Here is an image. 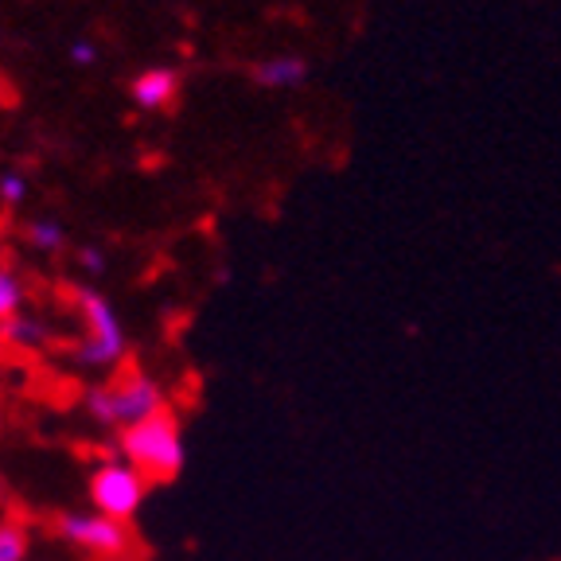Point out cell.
<instances>
[{
  "label": "cell",
  "instance_id": "cell-1",
  "mask_svg": "<svg viewBox=\"0 0 561 561\" xmlns=\"http://www.w3.org/2000/svg\"><path fill=\"white\" fill-rule=\"evenodd\" d=\"M117 456L129 460L149 483L172 480V476L184 472V456H187L180 421H175L168 410L137 421V425L122 430V437H117Z\"/></svg>",
  "mask_w": 561,
  "mask_h": 561
},
{
  "label": "cell",
  "instance_id": "cell-2",
  "mask_svg": "<svg viewBox=\"0 0 561 561\" xmlns=\"http://www.w3.org/2000/svg\"><path fill=\"white\" fill-rule=\"evenodd\" d=\"M87 410L102 425H117V430H129L137 421L152 417V413L164 410V390L160 382H152L149 375H137L129 370L125 378L110 386H94L87 394Z\"/></svg>",
  "mask_w": 561,
  "mask_h": 561
},
{
  "label": "cell",
  "instance_id": "cell-3",
  "mask_svg": "<svg viewBox=\"0 0 561 561\" xmlns=\"http://www.w3.org/2000/svg\"><path fill=\"white\" fill-rule=\"evenodd\" d=\"M145 491H149V480L129 460H122V456L102 460L94 468V476H90V503H94V511L105 518H117V523H129L137 515L140 503H145Z\"/></svg>",
  "mask_w": 561,
  "mask_h": 561
},
{
  "label": "cell",
  "instance_id": "cell-4",
  "mask_svg": "<svg viewBox=\"0 0 561 561\" xmlns=\"http://www.w3.org/2000/svg\"><path fill=\"white\" fill-rule=\"evenodd\" d=\"M79 308L87 320V340L79 343V363L82 367H114L125 355V332L117 312L110 308V300L102 293L79 289Z\"/></svg>",
  "mask_w": 561,
  "mask_h": 561
},
{
  "label": "cell",
  "instance_id": "cell-5",
  "mask_svg": "<svg viewBox=\"0 0 561 561\" xmlns=\"http://www.w3.org/2000/svg\"><path fill=\"white\" fill-rule=\"evenodd\" d=\"M59 530L67 542H75L87 553H98V558H122V553L129 550V530H125V523L98 515V511H87V515H62Z\"/></svg>",
  "mask_w": 561,
  "mask_h": 561
},
{
  "label": "cell",
  "instance_id": "cell-6",
  "mask_svg": "<svg viewBox=\"0 0 561 561\" xmlns=\"http://www.w3.org/2000/svg\"><path fill=\"white\" fill-rule=\"evenodd\" d=\"M250 79L265 90H293L308 79V62L300 55H277V59H262L250 67Z\"/></svg>",
  "mask_w": 561,
  "mask_h": 561
},
{
  "label": "cell",
  "instance_id": "cell-7",
  "mask_svg": "<svg viewBox=\"0 0 561 561\" xmlns=\"http://www.w3.org/2000/svg\"><path fill=\"white\" fill-rule=\"evenodd\" d=\"M175 94H180V75L168 67L145 70V75L133 82V98H137V105H145V110H164Z\"/></svg>",
  "mask_w": 561,
  "mask_h": 561
},
{
  "label": "cell",
  "instance_id": "cell-8",
  "mask_svg": "<svg viewBox=\"0 0 561 561\" xmlns=\"http://www.w3.org/2000/svg\"><path fill=\"white\" fill-rule=\"evenodd\" d=\"M4 340L20 351H35L47 343V328L32 316H12V320H4Z\"/></svg>",
  "mask_w": 561,
  "mask_h": 561
},
{
  "label": "cell",
  "instance_id": "cell-9",
  "mask_svg": "<svg viewBox=\"0 0 561 561\" xmlns=\"http://www.w3.org/2000/svg\"><path fill=\"white\" fill-rule=\"evenodd\" d=\"M27 245H35V250H62V242H67V230L59 227V222H51V219H35V222H27Z\"/></svg>",
  "mask_w": 561,
  "mask_h": 561
},
{
  "label": "cell",
  "instance_id": "cell-10",
  "mask_svg": "<svg viewBox=\"0 0 561 561\" xmlns=\"http://www.w3.org/2000/svg\"><path fill=\"white\" fill-rule=\"evenodd\" d=\"M27 558V530L20 523H0V561Z\"/></svg>",
  "mask_w": 561,
  "mask_h": 561
},
{
  "label": "cell",
  "instance_id": "cell-11",
  "mask_svg": "<svg viewBox=\"0 0 561 561\" xmlns=\"http://www.w3.org/2000/svg\"><path fill=\"white\" fill-rule=\"evenodd\" d=\"M20 305H24V285L9 270H0V324L20 316Z\"/></svg>",
  "mask_w": 561,
  "mask_h": 561
},
{
  "label": "cell",
  "instance_id": "cell-12",
  "mask_svg": "<svg viewBox=\"0 0 561 561\" xmlns=\"http://www.w3.org/2000/svg\"><path fill=\"white\" fill-rule=\"evenodd\" d=\"M27 195V184H24V175L9 172V175H0V199L9 203V207H20Z\"/></svg>",
  "mask_w": 561,
  "mask_h": 561
},
{
  "label": "cell",
  "instance_id": "cell-13",
  "mask_svg": "<svg viewBox=\"0 0 561 561\" xmlns=\"http://www.w3.org/2000/svg\"><path fill=\"white\" fill-rule=\"evenodd\" d=\"M79 262H82V270H90V273H105V254L98 245H87L79 254Z\"/></svg>",
  "mask_w": 561,
  "mask_h": 561
},
{
  "label": "cell",
  "instance_id": "cell-14",
  "mask_svg": "<svg viewBox=\"0 0 561 561\" xmlns=\"http://www.w3.org/2000/svg\"><path fill=\"white\" fill-rule=\"evenodd\" d=\"M70 59L79 62V67H87V62H94V59H98L94 44H75V47H70Z\"/></svg>",
  "mask_w": 561,
  "mask_h": 561
},
{
  "label": "cell",
  "instance_id": "cell-15",
  "mask_svg": "<svg viewBox=\"0 0 561 561\" xmlns=\"http://www.w3.org/2000/svg\"><path fill=\"white\" fill-rule=\"evenodd\" d=\"M0 340H4V324H0Z\"/></svg>",
  "mask_w": 561,
  "mask_h": 561
}]
</instances>
